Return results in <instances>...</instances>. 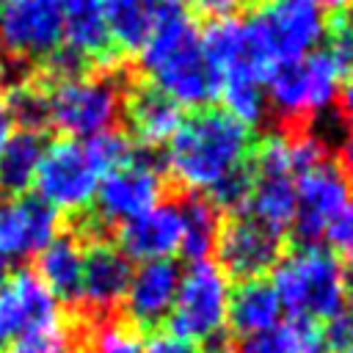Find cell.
I'll use <instances>...</instances> for the list:
<instances>
[{"label":"cell","instance_id":"obj_21","mask_svg":"<svg viewBox=\"0 0 353 353\" xmlns=\"http://www.w3.org/2000/svg\"><path fill=\"white\" fill-rule=\"evenodd\" d=\"M58 8L63 19V44L69 50H74L85 61L110 55L113 41L99 0H58Z\"/></svg>","mask_w":353,"mask_h":353},{"label":"cell","instance_id":"obj_47","mask_svg":"<svg viewBox=\"0 0 353 353\" xmlns=\"http://www.w3.org/2000/svg\"><path fill=\"white\" fill-rule=\"evenodd\" d=\"M3 3H6V0H0V6H3Z\"/></svg>","mask_w":353,"mask_h":353},{"label":"cell","instance_id":"obj_45","mask_svg":"<svg viewBox=\"0 0 353 353\" xmlns=\"http://www.w3.org/2000/svg\"><path fill=\"white\" fill-rule=\"evenodd\" d=\"M347 259H350V265H353V251H350V254H347Z\"/></svg>","mask_w":353,"mask_h":353},{"label":"cell","instance_id":"obj_1","mask_svg":"<svg viewBox=\"0 0 353 353\" xmlns=\"http://www.w3.org/2000/svg\"><path fill=\"white\" fill-rule=\"evenodd\" d=\"M138 61L149 85L179 108H207L221 91V77L204 52L201 33L179 0H160L154 25L138 50Z\"/></svg>","mask_w":353,"mask_h":353},{"label":"cell","instance_id":"obj_46","mask_svg":"<svg viewBox=\"0 0 353 353\" xmlns=\"http://www.w3.org/2000/svg\"><path fill=\"white\" fill-rule=\"evenodd\" d=\"M342 353H353V347H347V350H342Z\"/></svg>","mask_w":353,"mask_h":353},{"label":"cell","instance_id":"obj_2","mask_svg":"<svg viewBox=\"0 0 353 353\" xmlns=\"http://www.w3.org/2000/svg\"><path fill=\"white\" fill-rule=\"evenodd\" d=\"M254 146V132L223 108H199L171 135L165 146L168 174L190 188L210 190L232 171L243 168Z\"/></svg>","mask_w":353,"mask_h":353},{"label":"cell","instance_id":"obj_32","mask_svg":"<svg viewBox=\"0 0 353 353\" xmlns=\"http://www.w3.org/2000/svg\"><path fill=\"white\" fill-rule=\"evenodd\" d=\"M254 188V174L243 165L237 171H232L229 176H223L215 188L207 190V199L218 207V210H245V201L251 196Z\"/></svg>","mask_w":353,"mask_h":353},{"label":"cell","instance_id":"obj_17","mask_svg":"<svg viewBox=\"0 0 353 353\" xmlns=\"http://www.w3.org/2000/svg\"><path fill=\"white\" fill-rule=\"evenodd\" d=\"M182 245L179 201H157L152 210L119 226V251L132 262L171 259Z\"/></svg>","mask_w":353,"mask_h":353},{"label":"cell","instance_id":"obj_41","mask_svg":"<svg viewBox=\"0 0 353 353\" xmlns=\"http://www.w3.org/2000/svg\"><path fill=\"white\" fill-rule=\"evenodd\" d=\"M11 130H14V121H11L8 110H6V102H0V152H3V143L8 141Z\"/></svg>","mask_w":353,"mask_h":353},{"label":"cell","instance_id":"obj_20","mask_svg":"<svg viewBox=\"0 0 353 353\" xmlns=\"http://www.w3.org/2000/svg\"><path fill=\"white\" fill-rule=\"evenodd\" d=\"M83 256L85 245L74 234H55L39 254H36V276L44 281V287L55 295V301L74 303L80 295V279H83Z\"/></svg>","mask_w":353,"mask_h":353},{"label":"cell","instance_id":"obj_23","mask_svg":"<svg viewBox=\"0 0 353 353\" xmlns=\"http://www.w3.org/2000/svg\"><path fill=\"white\" fill-rule=\"evenodd\" d=\"M245 215L270 234L281 237L295 223V179L254 176V188L245 201Z\"/></svg>","mask_w":353,"mask_h":353},{"label":"cell","instance_id":"obj_9","mask_svg":"<svg viewBox=\"0 0 353 353\" xmlns=\"http://www.w3.org/2000/svg\"><path fill=\"white\" fill-rule=\"evenodd\" d=\"M163 201V171L149 152L108 174H102L94 193V218L99 226H124L141 212Z\"/></svg>","mask_w":353,"mask_h":353},{"label":"cell","instance_id":"obj_3","mask_svg":"<svg viewBox=\"0 0 353 353\" xmlns=\"http://www.w3.org/2000/svg\"><path fill=\"white\" fill-rule=\"evenodd\" d=\"M273 290L281 309L301 320H331L350 306V276L339 256L323 245H298L279 256Z\"/></svg>","mask_w":353,"mask_h":353},{"label":"cell","instance_id":"obj_11","mask_svg":"<svg viewBox=\"0 0 353 353\" xmlns=\"http://www.w3.org/2000/svg\"><path fill=\"white\" fill-rule=\"evenodd\" d=\"M0 44L19 58H47L63 44L58 0H6L0 6Z\"/></svg>","mask_w":353,"mask_h":353},{"label":"cell","instance_id":"obj_42","mask_svg":"<svg viewBox=\"0 0 353 353\" xmlns=\"http://www.w3.org/2000/svg\"><path fill=\"white\" fill-rule=\"evenodd\" d=\"M320 11H347V6H350V0H312Z\"/></svg>","mask_w":353,"mask_h":353},{"label":"cell","instance_id":"obj_44","mask_svg":"<svg viewBox=\"0 0 353 353\" xmlns=\"http://www.w3.org/2000/svg\"><path fill=\"white\" fill-rule=\"evenodd\" d=\"M11 276V268H8V262L6 259H0V287H3V281Z\"/></svg>","mask_w":353,"mask_h":353},{"label":"cell","instance_id":"obj_7","mask_svg":"<svg viewBox=\"0 0 353 353\" xmlns=\"http://www.w3.org/2000/svg\"><path fill=\"white\" fill-rule=\"evenodd\" d=\"M229 276L210 259L193 262L182 279L168 314V331L196 345L226 331Z\"/></svg>","mask_w":353,"mask_h":353},{"label":"cell","instance_id":"obj_19","mask_svg":"<svg viewBox=\"0 0 353 353\" xmlns=\"http://www.w3.org/2000/svg\"><path fill=\"white\" fill-rule=\"evenodd\" d=\"M124 108H127L130 127H132L135 138L146 149L168 143L185 119L182 108L174 99H168L163 91H157L154 85L135 88L130 97H124Z\"/></svg>","mask_w":353,"mask_h":353},{"label":"cell","instance_id":"obj_13","mask_svg":"<svg viewBox=\"0 0 353 353\" xmlns=\"http://www.w3.org/2000/svg\"><path fill=\"white\" fill-rule=\"evenodd\" d=\"M130 279H132V262L119 251V245L108 240H97L85 245L77 303H83L91 314H97V320H102L121 306Z\"/></svg>","mask_w":353,"mask_h":353},{"label":"cell","instance_id":"obj_12","mask_svg":"<svg viewBox=\"0 0 353 353\" xmlns=\"http://www.w3.org/2000/svg\"><path fill=\"white\" fill-rule=\"evenodd\" d=\"M61 234V212L39 196H0V259L8 265L39 254Z\"/></svg>","mask_w":353,"mask_h":353},{"label":"cell","instance_id":"obj_38","mask_svg":"<svg viewBox=\"0 0 353 353\" xmlns=\"http://www.w3.org/2000/svg\"><path fill=\"white\" fill-rule=\"evenodd\" d=\"M229 353H284L276 331L265 334V336H254V339H243L240 345H232Z\"/></svg>","mask_w":353,"mask_h":353},{"label":"cell","instance_id":"obj_37","mask_svg":"<svg viewBox=\"0 0 353 353\" xmlns=\"http://www.w3.org/2000/svg\"><path fill=\"white\" fill-rule=\"evenodd\" d=\"M190 8H196L199 14H207V17H215V19H223L229 14H234L237 8H243L248 0H185Z\"/></svg>","mask_w":353,"mask_h":353},{"label":"cell","instance_id":"obj_4","mask_svg":"<svg viewBox=\"0 0 353 353\" xmlns=\"http://www.w3.org/2000/svg\"><path fill=\"white\" fill-rule=\"evenodd\" d=\"M342 63L331 50H314L292 63L270 69L265 99L287 130H303L317 113L331 108L342 85Z\"/></svg>","mask_w":353,"mask_h":353},{"label":"cell","instance_id":"obj_35","mask_svg":"<svg viewBox=\"0 0 353 353\" xmlns=\"http://www.w3.org/2000/svg\"><path fill=\"white\" fill-rule=\"evenodd\" d=\"M331 52L342 63V69H353V11H345L334 25V47Z\"/></svg>","mask_w":353,"mask_h":353},{"label":"cell","instance_id":"obj_29","mask_svg":"<svg viewBox=\"0 0 353 353\" xmlns=\"http://www.w3.org/2000/svg\"><path fill=\"white\" fill-rule=\"evenodd\" d=\"M6 110L11 116V121H17L25 130H41V124H47V88L36 85V83H19L8 102Z\"/></svg>","mask_w":353,"mask_h":353},{"label":"cell","instance_id":"obj_28","mask_svg":"<svg viewBox=\"0 0 353 353\" xmlns=\"http://www.w3.org/2000/svg\"><path fill=\"white\" fill-rule=\"evenodd\" d=\"M254 176H290L295 174V157H292V132L279 130L265 135L254 146Z\"/></svg>","mask_w":353,"mask_h":353},{"label":"cell","instance_id":"obj_31","mask_svg":"<svg viewBox=\"0 0 353 353\" xmlns=\"http://www.w3.org/2000/svg\"><path fill=\"white\" fill-rule=\"evenodd\" d=\"M276 336L284 347V353H323L325 339H323V325L301 317H290L287 323H279Z\"/></svg>","mask_w":353,"mask_h":353},{"label":"cell","instance_id":"obj_25","mask_svg":"<svg viewBox=\"0 0 353 353\" xmlns=\"http://www.w3.org/2000/svg\"><path fill=\"white\" fill-rule=\"evenodd\" d=\"M182 210V245L179 251H185L193 262L207 259L215 251V243L221 237V210L207 199V196H190L185 201H179Z\"/></svg>","mask_w":353,"mask_h":353},{"label":"cell","instance_id":"obj_8","mask_svg":"<svg viewBox=\"0 0 353 353\" xmlns=\"http://www.w3.org/2000/svg\"><path fill=\"white\" fill-rule=\"evenodd\" d=\"M102 174L94 165L83 141L58 138L47 143L41 165L36 171V196L55 212H80L94 201Z\"/></svg>","mask_w":353,"mask_h":353},{"label":"cell","instance_id":"obj_26","mask_svg":"<svg viewBox=\"0 0 353 353\" xmlns=\"http://www.w3.org/2000/svg\"><path fill=\"white\" fill-rule=\"evenodd\" d=\"M3 353H80V331L66 317H58L14 336Z\"/></svg>","mask_w":353,"mask_h":353},{"label":"cell","instance_id":"obj_39","mask_svg":"<svg viewBox=\"0 0 353 353\" xmlns=\"http://www.w3.org/2000/svg\"><path fill=\"white\" fill-rule=\"evenodd\" d=\"M336 105H339V119H342L345 127L353 132V77H347V80L339 85Z\"/></svg>","mask_w":353,"mask_h":353},{"label":"cell","instance_id":"obj_24","mask_svg":"<svg viewBox=\"0 0 353 353\" xmlns=\"http://www.w3.org/2000/svg\"><path fill=\"white\" fill-rule=\"evenodd\" d=\"M110 41L121 50H141L146 41L160 0H99Z\"/></svg>","mask_w":353,"mask_h":353},{"label":"cell","instance_id":"obj_15","mask_svg":"<svg viewBox=\"0 0 353 353\" xmlns=\"http://www.w3.org/2000/svg\"><path fill=\"white\" fill-rule=\"evenodd\" d=\"M215 251L221 259L218 268L226 276H234L240 281L262 279V273L273 268L281 256V237L270 234L248 215H240L221 229Z\"/></svg>","mask_w":353,"mask_h":353},{"label":"cell","instance_id":"obj_5","mask_svg":"<svg viewBox=\"0 0 353 353\" xmlns=\"http://www.w3.org/2000/svg\"><path fill=\"white\" fill-rule=\"evenodd\" d=\"M124 110V88L113 74H74L47 88V124L63 138L88 141L113 130Z\"/></svg>","mask_w":353,"mask_h":353},{"label":"cell","instance_id":"obj_40","mask_svg":"<svg viewBox=\"0 0 353 353\" xmlns=\"http://www.w3.org/2000/svg\"><path fill=\"white\" fill-rule=\"evenodd\" d=\"M339 168L345 171V176L350 179V185H353V132L347 135V141L342 143V152H339Z\"/></svg>","mask_w":353,"mask_h":353},{"label":"cell","instance_id":"obj_36","mask_svg":"<svg viewBox=\"0 0 353 353\" xmlns=\"http://www.w3.org/2000/svg\"><path fill=\"white\" fill-rule=\"evenodd\" d=\"M325 237L334 248L350 254L353 251V201L334 218V223L325 229Z\"/></svg>","mask_w":353,"mask_h":353},{"label":"cell","instance_id":"obj_22","mask_svg":"<svg viewBox=\"0 0 353 353\" xmlns=\"http://www.w3.org/2000/svg\"><path fill=\"white\" fill-rule=\"evenodd\" d=\"M44 149H47V138L41 130H25V127L11 130L0 152V193L3 196H22L33 185Z\"/></svg>","mask_w":353,"mask_h":353},{"label":"cell","instance_id":"obj_16","mask_svg":"<svg viewBox=\"0 0 353 353\" xmlns=\"http://www.w3.org/2000/svg\"><path fill=\"white\" fill-rule=\"evenodd\" d=\"M63 317L61 303L33 270L11 273L0 287V342Z\"/></svg>","mask_w":353,"mask_h":353},{"label":"cell","instance_id":"obj_6","mask_svg":"<svg viewBox=\"0 0 353 353\" xmlns=\"http://www.w3.org/2000/svg\"><path fill=\"white\" fill-rule=\"evenodd\" d=\"M245 22L268 69L314 52L325 36V14L312 0H265Z\"/></svg>","mask_w":353,"mask_h":353},{"label":"cell","instance_id":"obj_27","mask_svg":"<svg viewBox=\"0 0 353 353\" xmlns=\"http://www.w3.org/2000/svg\"><path fill=\"white\" fill-rule=\"evenodd\" d=\"M80 347L83 353H143V339L127 320L102 317L80 339Z\"/></svg>","mask_w":353,"mask_h":353},{"label":"cell","instance_id":"obj_14","mask_svg":"<svg viewBox=\"0 0 353 353\" xmlns=\"http://www.w3.org/2000/svg\"><path fill=\"white\" fill-rule=\"evenodd\" d=\"M179 279H182V270L171 259L141 262L138 268H132V279L121 301L127 323L138 331L141 328L157 331V325L165 323L171 314Z\"/></svg>","mask_w":353,"mask_h":353},{"label":"cell","instance_id":"obj_43","mask_svg":"<svg viewBox=\"0 0 353 353\" xmlns=\"http://www.w3.org/2000/svg\"><path fill=\"white\" fill-rule=\"evenodd\" d=\"M8 74H11V66H8V52L3 50V44H0V88L8 83Z\"/></svg>","mask_w":353,"mask_h":353},{"label":"cell","instance_id":"obj_34","mask_svg":"<svg viewBox=\"0 0 353 353\" xmlns=\"http://www.w3.org/2000/svg\"><path fill=\"white\" fill-rule=\"evenodd\" d=\"M143 353H201V347L185 336L171 334L168 328H157L146 342H143Z\"/></svg>","mask_w":353,"mask_h":353},{"label":"cell","instance_id":"obj_10","mask_svg":"<svg viewBox=\"0 0 353 353\" xmlns=\"http://www.w3.org/2000/svg\"><path fill=\"white\" fill-rule=\"evenodd\" d=\"M350 179L334 160L298 174L295 182V232L303 245H314L325 237L334 218L350 204Z\"/></svg>","mask_w":353,"mask_h":353},{"label":"cell","instance_id":"obj_18","mask_svg":"<svg viewBox=\"0 0 353 353\" xmlns=\"http://www.w3.org/2000/svg\"><path fill=\"white\" fill-rule=\"evenodd\" d=\"M281 303L268 279H245L229 292V312L226 320L232 331L243 339L273 334L281 323Z\"/></svg>","mask_w":353,"mask_h":353},{"label":"cell","instance_id":"obj_30","mask_svg":"<svg viewBox=\"0 0 353 353\" xmlns=\"http://www.w3.org/2000/svg\"><path fill=\"white\" fill-rule=\"evenodd\" d=\"M83 143H85L94 165L99 168V174H108V171H113V168H119V165H124L135 157V143L119 130L99 132V135H94Z\"/></svg>","mask_w":353,"mask_h":353},{"label":"cell","instance_id":"obj_33","mask_svg":"<svg viewBox=\"0 0 353 353\" xmlns=\"http://www.w3.org/2000/svg\"><path fill=\"white\" fill-rule=\"evenodd\" d=\"M323 339H325V347L331 353H342V350L353 347V306H347L345 312L325 320Z\"/></svg>","mask_w":353,"mask_h":353}]
</instances>
